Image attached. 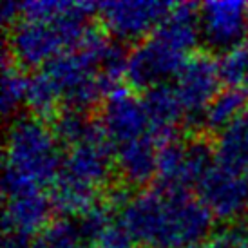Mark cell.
Returning <instances> with one entry per match:
<instances>
[{
  "label": "cell",
  "mask_w": 248,
  "mask_h": 248,
  "mask_svg": "<svg viewBox=\"0 0 248 248\" xmlns=\"http://www.w3.org/2000/svg\"><path fill=\"white\" fill-rule=\"evenodd\" d=\"M28 80L29 76L24 75L20 65L15 63L13 58L4 51V58H2V112H4L6 120H13L16 116L18 107L26 104Z\"/></svg>",
  "instance_id": "obj_19"
},
{
  "label": "cell",
  "mask_w": 248,
  "mask_h": 248,
  "mask_svg": "<svg viewBox=\"0 0 248 248\" xmlns=\"http://www.w3.org/2000/svg\"><path fill=\"white\" fill-rule=\"evenodd\" d=\"M248 4L237 0L200 6V36L208 53L225 55L247 42Z\"/></svg>",
  "instance_id": "obj_10"
},
{
  "label": "cell",
  "mask_w": 248,
  "mask_h": 248,
  "mask_svg": "<svg viewBox=\"0 0 248 248\" xmlns=\"http://www.w3.org/2000/svg\"><path fill=\"white\" fill-rule=\"evenodd\" d=\"M98 67L100 62L96 56L82 47H75L55 56L42 71L55 83L63 109L87 112L100 98L105 96L98 82Z\"/></svg>",
  "instance_id": "obj_5"
},
{
  "label": "cell",
  "mask_w": 248,
  "mask_h": 248,
  "mask_svg": "<svg viewBox=\"0 0 248 248\" xmlns=\"http://www.w3.org/2000/svg\"><path fill=\"white\" fill-rule=\"evenodd\" d=\"M216 163L223 169L241 172L248 167V112H243L214 141Z\"/></svg>",
  "instance_id": "obj_16"
},
{
  "label": "cell",
  "mask_w": 248,
  "mask_h": 248,
  "mask_svg": "<svg viewBox=\"0 0 248 248\" xmlns=\"http://www.w3.org/2000/svg\"><path fill=\"white\" fill-rule=\"evenodd\" d=\"M18 18H20V2H13V0L4 2L0 9V20L4 24V28L9 29L18 22Z\"/></svg>",
  "instance_id": "obj_25"
},
{
  "label": "cell",
  "mask_w": 248,
  "mask_h": 248,
  "mask_svg": "<svg viewBox=\"0 0 248 248\" xmlns=\"http://www.w3.org/2000/svg\"><path fill=\"white\" fill-rule=\"evenodd\" d=\"M200 40V4H174L156 31L129 51L125 80L143 93L167 83L178 76Z\"/></svg>",
  "instance_id": "obj_2"
},
{
  "label": "cell",
  "mask_w": 248,
  "mask_h": 248,
  "mask_svg": "<svg viewBox=\"0 0 248 248\" xmlns=\"http://www.w3.org/2000/svg\"><path fill=\"white\" fill-rule=\"evenodd\" d=\"M120 221L143 248H196L212 234V214L190 194L147 188L132 194Z\"/></svg>",
  "instance_id": "obj_1"
},
{
  "label": "cell",
  "mask_w": 248,
  "mask_h": 248,
  "mask_svg": "<svg viewBox=\"0 0 248 248\" xmlns=\"http://www.w3.org/2000/svg\"><path fill=\"white\" fill-rule=\"evenodd\" d=\"M156 183V188L169 194H188L194 186L186 165V141L176 138L159 147Z\"/></svg>",
  "instance_id": "obj_15"
},
{
  "label": "cell",
  "mask_w": 248,
  "mask_h": 248,
  "mask_svg": "<svg viewBox=\"0 0 248 248\" xmlns=\"http://www.w3.org/2000/svg\"><path fill=\"white\" fill-rule=\"evenodd\" d=\"M203 248H248V217L214 230Z\"/></svg>",
  "instance_id": "obj_23"
},
{
  "label": "cell",
  "mask_w": 248,
  "mask_h": 248,
  "mask_svg": "<svg viewBox=\"0 0 248 248\" xmlns=\"http://www.w3.org/2000/svg\"><path fill=\"white\" fill-rule=\"evenodd\" d=\"M82 248H93V247H82Z\"/></svg>",
  "instance_id": "obj_28"
},
{
  "label": "cell",
  "mask_w": 248,
  "mask_h": 248,
  "mask_svg": "<svg viewBox=\"0 0 248 248\" xmlns=\"http://www.w3.org/2000/svg\"><path fill=\"white\" fill-rule=\"evenodd\" d=\"M147 116L151 122V134L159 143H169L178 138L176 125L185 116L178 93L170 83H159L147 89L141 96Z\"/></svg>",
  "instance_id": "obj_14"
},
{
  "label": "cell",
  "mask_w": 248,
  "mask_h": 248,
  "mask_svg": "<svg viewBox=\"0 0 248 248\" xmlns=\"http://www.w3.org/2000/svg\"><path fill=\"white\" fill-rule=\"evenodd\" d=\"M31 237H26L16 232H4L2 248H31Z\"/></svg>",
  "instance_id": "obj_26"
},
{
  "label": "cell",
  "mask_w": 248,
  "mask_h": 248,
  "mask_svg": "<svg viewBox=\"0 0 248 248\" xmlns=\"http://www.w3.org/2000/svg\"><path fill=\"white\" fill-rule=\"evenodd\" d=\"M62 104L60 94L56 91L55 83L51 82L46 73L38 69L35 75L28 80V94H26V105L29 107L31 114L38 118H53L58 112V105Z\"/></svg>",
  "instance_id": "obj_20"
},
{
  "label": "cell",
  "mask_w": 248,
  "mask_h": 248,
  "mask_svg": "<svg viewBox=\"0 0 248 248\" xmlns=\"http://www.w3.org/2000/svg\"><path fill=\"white\" fill-rule=\"evenodd\" d=\"M82 232L76 219L62 217L53 223L36 235L31 248H82Z\"/></svg>",
  "instance_id": "obj_21"
},
{
  "label": "cell",
  "mask_w": 248,
  "mask_h": 248,
  "mask_svg": "<svg viewBox=\"0 0 248 248\" xmlns=\"http://www.w3.org/2000/svg\"><path fill=\"white\" fill-rule=\"evenodd\" d=\"M98 124L100 122H94L93 118H89L87 112L75 109H63L51 118V129L55 132L58 143L67 149L89 138Z\"/></svg>",
  "instance_id": "obj_18"
},
{
  "label": "cell",
  "mask_w": 248,
  "mask_h": 248,
  "mask_svg": "<svg viewBox=\"0 0 248 248\" xmlns=\"http://www.w3.org/2000/svg\"><path fill=\"white\" fill-rule=\"evenodd\" d=\"M4 232H16L26 237L38 235L49 225L53 203L40 185L4 169Z\"/></svg>",
  "instance_id": "obj_6"
},
{
  "label": "cell",
  "mask_w": 248,
  "mask_h": 248,
  "mask_svg": "<svg viewBox=\"0 0 248 248\" xmlns=\"http://www.w3.org/2000/svg\"><path fill=\"white\" fill-rule=\"evenodd\" d=\"M248 104V94L239 89H223L217 93V96L208 105L201 127L208 132H221L227 125H230L237 116L247 112L245 107Z\"/></svg>",
  "instance_id": "obj_17"
},
{
  "label": "cell",
  "mask_w": 248,
  "mask_h": 248,
  "mask_svg": "<svg viewBox=\"0 0 248 248\" xmlns=\"http://www.w3.org/2000/svg\"><path fill=\"white\" fill-rule=\"evenodd\" d=\"M245 176H247V178H248V167H247V174H245Z\"/></svg>",
  "instance_id": "obj_27"
},
{
  "label": "cell",
  "mask_w": 248,
  "mask_h": 248,
  "mask_svg": "<svg viewBox=\"0 0 248 248\" xmlns=\"http://www.w3.org/2000/svg\"><path fill=\"white\" fill-rule=\"evenodd\" d=\"M112 169H116L114 145L110 143L102 125L98 124L89 138L67 149L58 178L98 192L109 181Z\"/></svg>",
  "instance_id": "obj_8"
},
{
  "label": "cell",
  "mask_w": 248,
  "mask_h": 248,
  "mask_svg": "<svg viewBox=\"0 0 248 248\" xmlns=\"http://www.w3.org/2000/svg\"><path fill=\"white\" fill-rule=\"evenodd\" d=\"M196 190L198 200L216 219L234 223L247 217L248 178L245 174L216 165L198 183Z\"/></svg>",
  "instance_id": "obj_11"
},
{
  "label": "cell",
  "mask_w": 248,
  "mask_h": 248,
  "mask_svg": "<svg viewBox=\"0 0 248 248\" xmlns=\"http://www.w3.org/2000/svg\"><path fill=\"white\" fill-rule=\"evenodd\" d=\"M219 83L217 60H214L210 53H196L181 67L174 80V89L186 120L192 125L201 127L205 110L219 93Z\"/></svg>",
  "instance_id": "obj_9"
},
{
  "label": "cell",
  "mask_w": 248,
  "mask_h": 248,
  "mask_svg": "<svg viewBox=\"0 0 248 248\" xmlns=\"http://www.w3.org/2000/svg\"><path fill=\"white\" fill-rule=\"evenodd\" d=\"M62 151L51 125L35 114L15 116L6 132L4 169L36 185L55 183L62 170Z\"/></svg>",
  "instance_id": "obj_4"
},
{
  "label": "cell",
  "mask_w": 248,
  "mask_h": 248,
  "mask_svg": "<svg viewBox=\"0 0 248 248\" xmlns=\"http://www.w3.org/2000/svg\"><path fill=\"white\" fill-rule=\"evenodd\" d=\"M158 151L159 143L151 132L114 147V167L125 186L141 188L156 179Z\"/></svg>",
  "instance_id": "obj_13"
},
{
  "label": "cell",
  "mask_w": 248,
  "mask_h": 248,
  "mask_svg": "<svg viewBox=\"0 0 248 248\" xmlns=\"http://www.w3.org/2000/svg\"><path fill=\"white\" fill-rule=\"evenodd\" d=\"M93 243L96 245L94 248H138V243L134 241L120 217H112Z\"/></svg>",
  "instance_id": "obj_24"
},
{
  "label": "cell",
  "mask_w": 248,
  "mask_h": 248,
  "mask_svg": "<svg viewBox=\"0 0 248 248\" xmlns=\"http://www.w3.org/2000/svg\"><path fill=\"white\" fill-rule=\"evenodd\" d=\"M100 125L114 147L151 132V122L141 98H136L124 87L105 98Z\"/></svg>",
  "instance_id": "obj_12"
},
{
  "label": "cell",
  "mask_w": 248,
  "mask_h": 248,
  "mask_svg": "<svg viewBox=\"0 0 248 248\" xmlns=\"http://www.w3.org/2000/svg\"><path fill=\"white\" fill-rule=\"evenodd\" d=\"M94 11L96 4L93 2H69L53 18H20L7 29L4 51L22 69H42L63 51L78 47Z\"/></svg>",
  "instance_id": "obj_3"
},
{
  "label": "cell",
  "mask_w": 248,
  "mask_h": 248,
  "mask_svg": "<svg viewBox=\"0 0 248 248\" xmlns=\"http://www.w3.org/2000/svg\"><path fill=\"white\" fill-rule=\"evenodd\" d=\"M170 2L152 0H116L100 2L96 13L102 28L118 42H136L151 36L156 28L172 11Z\"/></svg>",
  "instance_id": "obj_7"
},
{
  "label": "cell",
  "mask_w": 248,
  "mask_h": 248,
  "mask_svg": "<svg viewBox=\"0 0 248 248\" xmlns=\"http://www.w3.org/2000/svg\"><path fill=\"white\" fill-rule=\"evenodd\" d=\"M217 69L221 83L228 89H239L248 94V42L221 55Z\"/></svg>",
  "instance_id": "obj_22"
}]
</instances>
